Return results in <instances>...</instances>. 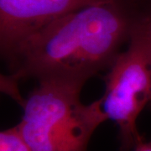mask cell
Here are the masks:
<instances>
[{"mask_svg": "<svg viewBox=\"0 0 151 151\" xmlns=\"http://www.w3.org/2000/svg\"><path fill=\"white\" fill-rule=\"evenodd\" d=\"M151 8L147 0H113L72 12L33 33L4 60L8 84L35 79L84 86L108 70Z\"/></svg>", "mask_w": 151, "mask_h": 151, "instance_id": "1", "label": "cell"}, {"mask_svg": "<svg viewBox=\"0 0 151 151\" xmlns=\"http://www.w3.org/2000/svg\"><path fill=\"white\" fill-rule=\"evenodd\" d=\"M83 86L59 81H38L22 101L17 129L32 151H87L97 128L108 120L100 99L85 105Z\"/></svg>", "mask_w": 151, "mask_h": 151, "instance_id": "2", "label": "cell"}, {"mask_svg": "<svg viewBox=\"0 0 151 151\" xmlns=\"http://www.w3.org/2000/svg\"><path fill=\"white\" fill-rule=\"evenodd\" d=\"M108 70L99 98L102 109L119 127L120 151L133 150L144 139L137 119L151 104V8L136 24L127 49Z\"/></svg>", "mask_w": 151, "mask_h": 151, "instance_id": "3", "label": "cell"}, {"mask_svg": "<svg viewBox=\"0 0 151 151\" xmlns=\"http://www.w3.org/2000/svg\"><path fill=\"white\" fill-rule=\"evenodd\" d=\"M113 0H0V50L5 60L24 39L55 19Z\"/></svg>", "mask_w": 151, "mask_h": 151, "instance_id": "4", "label": "cell"}, {"mask_svg": "<svg viewBox=\"0 0 151 151\" xmlns=\"http://www.w3.org/2000/svg\"><path fill=\"white\" fill-rule=\"evenodd\" d=\"M0 151H32L16 126L0 133Z\"/></svg>", "mask_w": 151, "mask_h": 151, "instance_id": "5", "label": "cell"}, {"mask_svg": "<svg viewBox=\"0 0 151 151\" xmlns=\"http://www.w3.org/2000/svg\"><path fill=\"white\" fill-rule=\"evenodd\" d=\"M133 151H151V140L146 142L145 139H141L134 148Z\"/></svg>", "mask_w": 151, "mask_h": 151, "instance_id": "6", "label": "cell"}, {"mask_svg": "<svg viewBox=\"0 0 151 151\" xmlns=\"http://www.w3.org/2000/svg\"><path fill=\"white\" fill-rule=\"evenodd\" d=\"M149 108H150V109H151V104L150 105V106H149Z\"/></svg>", "mask_w": 151, "mask_h": 151, "instance_id": "7", "label": "cell"}, {"mask_svg": "<svg viewBox=\"0 0 151 151\" xmlns=\"http://www.w3.org/2000/svg\"><path fill=\"white\" fill-rule=\"evenodd\" d=\"M147 1H150V2H151V0H147Z\"/></svg>", "mask_w": 151, "mask_h": 151, "instance_id": "8", "label": "cell"}]
</instances>
